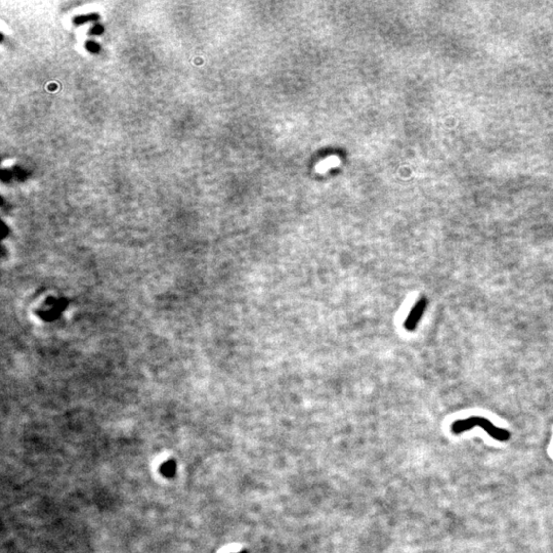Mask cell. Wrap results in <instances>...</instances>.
<instances>
[{
	"label": "cell",
	"mask_w": 553,
	"mask_h": 553,
	"mask_svg": "<svg viewBox=\"0 0 553 553\" xmlns=\"http://www.w3.org/2000/svg\"><path fill=\"white\" fill-rule=\"evenodd\" d=\"M479 426L483 429H484L486 432H488L490 436L497 440V441H501V442H505L508 441L510 439V432L502 429V428H498L496 427L491 421H489L488 419L483 418V417H470L467 419H463V420H458L456 422L453 423L452 425V431L455 434H459L461 432H464L467 430L472 429L473 427Z\"/></svg>",
	"instance_id": "obj_1"
},
{
	"label": "cell",
	"mask_w": 553,
	"mask_h": 553,
	"mask_svg": "<svg viewBox=\"0 0 553 553\" xmlns=\"http://www.w3.org/2000/svg\"><path fill=\"white\" fill-rule=\"evenodd\" d=\"M427 307V299L425 297H421L416 305L411 310L409 315L407 317L405 322V329L407 331H414L416 327L418 326L421 318L424 313V311Z\"/></svg>",
	"instance_id": "obj_2"
},
{
	"label": "cell",
	"mask_w": 553,
	"mask_h": 553,
	"mask_svg": "<svg viewBox=\"0 0 553 553\" xmlns=\"http://www.w3.org/2000/svg\"><path fill=\"white\" fill-rule=\"evenodd\" d=\"M163 467H164L163 472L165 473V475H168V476L173 475V470H174V465H173V464L171 465V463H168V464H166V465L163 466Z\"/></svg>",
	"instance_id": "obj_3"
}]
</instances>
